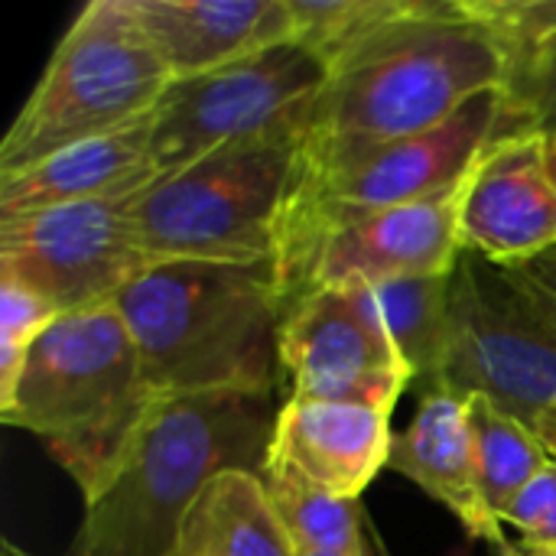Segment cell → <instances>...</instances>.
<instances>
[{
    "mask_svg": "<svg viewBox=\"0 0 556 556\" xmlns=\"http://www.w3.org/2000/svg\"><path fill=\"white\" fill-rule=\"evenodd\" d=\"M130 195H108L0 218V277L59 316L117 303L150 267L130 225Z\"/></svg>",
    "mask_w": 556,
    "mask_h": 556,
    "instance_id": "10",
    "label": "cell"
},
{
    "mask_svg": "<svg viewBox=\"0 0 556 556\" xmlns=\"http://www.w3.org/2000/svg\"><path fill=\"white\" fill-rule=\"evenodd\" d=\"M388 469L440 502L469 538L495 544L502 556L515 551L502 531L505 525L482 502L466 397L453 391L420 394L414 420L391 440Z\"/></svg>",
    "mask_w": 556,
    "mask_h": 556,
    "instance_id": "15",
    "label": "cell"
},
{
    "mask_svg": "<svg viewBox=\"0 0 556 556\" xmlns=\"http://www.w3.org/2000/svg\"><path fill=\"white\" fill-rule=\"evenodd\" d=\"M547 166H551V176L556 182V140H547Z\"/></svg>",
    "mask_w": 556,
    "mask_h": 556,
    "instance_id": "29",
    "label": "cell"
},
{
    "mask_svg": "<svg viewBox=\"0 0 556 556\" xmlns=\"http://www.w3.org/2000/svg\"><path fill=\"white\" fill-rule=\"evenodd\" d=\"M502 88L508 111L528 130L556 140V39L511 49V68Z\"/></svg>",
    "mask_w": 556,
    "mask_h": 556,
    "instance_id": "23",
    "label": "cell"
},
{
    "mask_svg": "<svg viewBox=\"0 0 556 556\" xmlns=\"http://www.w3.org/2000/svg\"><path fill=\"white\" fill-rule=\"evenodd\" d=\"M300 556H316V554H300ZM368 556H378V551H371V554Z\"/></svg>",
    "mask_w": 556,
    "mask_h": 556,
    "instance_id": "32",
    "label": "cell"
},
{
    "mask_svg": "<svg viewBox=\"0 0 556 556\" xmlns=\"http://www.w3.org/2000/svg\"><path fill=\"white\" fill-rule=\"evenodd\" d=\"M433 391L485 397L556 459V323L511 267L463 251L450 280V352Z\"/></svg>",
    "mask_w": 556,
    "mask_h": 556,
    "instance_id": "8",
    "label": "cell"
},
{
    "mask_svg": "<svg viewBox=\"0 0 556 556\" xmlns=\"http://www.w3.org/2000/svg\"><path fill=\"white\" fill-rule=\"evenodd\" d=\"M466 401H469V430L476 446L482 502L498 521H505L508 508L544 472V466L554 456L521 420L508 417L492 401L485 397H466Z\"/></svg>",
    "mask_w": 556,
    "mask_h": 556,
    "instance_id": "21",
    "label": "cell"
},
{
    "mask_svg": "<svg viewBox=\"0 0 556 556\" xmlns=\"http://www.w3.org/2000/svg\"><path fill=\"white\" fill-rule=\"evenodd\" d=\"M502 525L515 528L525 547L556 551V459L518 495Z\"/></svg>",
    "mask_w": 556,
    "mask_h": 556,
    "instance_id": "26",
    "label": "cell"
},
{
    "mask_svg": "<svg viewBox=\"0 0 556 556\" xmlns=\"http://www.w3.org/2000/svg\"><path fill=\"white\" fill-rule=\"evenodd\" d=\"M505 88L476 94L446 124L375 143L313 140L306 134L300 179L283 215L277 264L332 225L430 199L456 186L505 124Z\"/></svg>",
    "mask_w": 556,
    "mask_h": 556,
    "instance_id": "7",
    "label": "cell"
},
{
    "mask_svg": "<svg viewBox=\"0 0 556 556\" xmlns=\"http://www.w3.org/2000/svg\"><path fill=\"white\" fill-rule=\"evenodd\" d=\"M160 397L114 303L59 316L26 352L0 420L39 437L49 456L94 495Z\"/></svg>",
    "mask_w": 556,
    "mask_h": 556,
    "instance_id": "4",
    "label": "cell"
},
{
    "mask_svg": "<svg viewBox=\"0 0 556 556\" xmlns=\"http://www.w3.org/2000/svg\"><path fill=\"white\" fill-rule=\"evenodd\" d=\"M173 81L293 42L290 0H130Z\"/></svg>",
    "mask_w": 556,
    "mask_h": 556,
    "instance_id": "14",
    "label": "cell"
},
{
    "mask_svg": "<svg viewBox=\"0 0 556 556\" xmlns=\"http://www.w3.org/2000/svg\"><path fill=\"white\" fill-rule=\"evenodd\" d=\"M280 384L287 397L394 414L414 381L384 336L358 309L349 287H319L287 303L280 326Z\"/></svg>",
    "mask_w": 556,
    "mask_h": 556,
    "instance_id": "12",
    "label": "cell"
},
{
    "mask_svg": "<svg viewBox=\"0 0 556 556\" xmlns=\"http://www.w3.org/2000/svg\"><path fill=\"white\" fill-rule=\"evenodd\" d=\"M3 556H33V554L20 551V547H13V544H3Z\"/></svg>",
    "mask_w": 556,
    "mask_h": 556,
    "instance_id": "31",
    "label": "cell"
},
{
    "mask_svg": "<svg viewBox=\"0 0 556 556\" xmlns=\"http://www.w3.org/2000/svg\"><path fill=\"white\" fill-rule=\"evenodd\" d=\"M511 270L521 277V283L538 296V303L547 309V316L556 323V244L541 251L538 257L511 267Z\"/></svg>",
    "mask_w": 556,
    "mask_h": 556,
    "instance_id": "27",
    "label": "cell"
},
{
    "mask_svg": "<svg viewBox=\"0 0 556 556\" xmlns=\"http://www.w3.org/2000/svg\"><path fill=\"white\" fill-rule=\"evenodd\" d=\"M59 319V313L33 290L0 277V397L10 394L26 352Z\"/></svg>",
    "mask_w": 556,
    "mask_h": 556,
    "instance_id": "24",
    "label": "cell"
},
{
    "mask_svg": "<svg viewBox=\"0 0 556 556\" xmlns=\"http://www.w3.org/2000/svg\"><path fill=\"white\" fill-rule=\"evenodd\" d=\"M169 81L130 0L85 3L0 140V176L150 117Z\"/></svg>",
    "mask_w": 556,
    "mask_h": 556,
    "instance_id": "6",
    "label": "cell"
},
{
    "mask_svg": "<svg viewBox=\"0 0 556 556\" xmlns=\"http://www.w3.org/2000/svg\"><path fill=\"white\" fill-rule=\"evenodd\" d=\"M306 130H280L215 150L130 195V225L147 264L277 261Z\"/></svg>",
    "mask_w": 556,
    "mask_h": 556,
    "instance_id": "5",
    "label": "cell"
},
{
    "mask_svg": "<svg viewBox=\"0 0 556 556\" xmlns=\"http://www.w3.org/2000/svg\"><path fill=\"white\" fill-rule=\"evenodd\" d=\"M371 541H375V551H378V556H391V554H388V547H384V541H381V538H378L375 531H371Z\"/></svg>",
    "mask_w": 556,
    "mask_h": 556,
    "instance_id": "30",
    "label": "cell"
},
{
    "mask_svg": "<svg viewBox=\"0 0 556 556\" xmlns=\"http://www.w3.org/2000/svg\"><path fill=\"white\" fill-rule=\"evenodd\" d=\"M391 414L287 397L277 410L267 456L339 498H362L391 456Z\"/></svg>",
    "mask_w": 556,
    "mask_h": 556,
    "instance_id": "16",
    "label": "cell"
},
{
    "mask_svg": "<svg viewBox=\"0 0 556 556\" xmlns=\"http://www.w3.org/2000/svg\"><path fill=\"white\" fill-rule=\"evenodd\" d=\"M261 476L300 554L368 556L375 551L362 498L329 495L270 456L264 459Z\"/></svg>",
    "mask_w": 556,
    "mask_h": 556,
    "instance_id": "20",
    "label": "cell"
},
{
    "mask_svg": "<svg viewBox=\"0 0 556 556\" xmlns=\"http://www.w3.org/2000/svg\"><path fill=\"white\" fill-rule=\"evenodd\" d=\"M424 3L427 0H290L293 42L332 65L378 29L414 16Z\"/></svg>",
    "mask_w": 556,
    "mask_h": 556,
    "instance_id": "22",
    "label": "cell"
},
{
    "mask_svg": "<svg viewBox=\"0 0 556 556\" xmlns=\"http://www.w3.org/2000/svg\"><path fill=\"white\" fill-rule=\"evenodd\" d=\"M114 306L156 397L280 388L287 290L277 261L150 264Z\"/></svg>",
    "mask_w": 556,
    "mask_h": 556,
    "instance_id": "1",
    "label": "cell"
},
{
    "mask_svg": "<svg viewBox=\"0 0 556 556\" xmlns=\"http://www.w3.org/2000/svg\"><path fill=\"white\" fill-rule=\"evenodd\" d=\"M176 556H300L261 472H218L179 528Z\"/></svg>",
    "mask_w": 556,
    "mask_h": 556,
    "instance_id": "18",
    "label": "cell"
},
{
    "mask_svg": "<svg viewBox=\"0 0 556 556\" xmlns=\"http://www.w3.org/2000/svg\"><path fill=\"white\" fill-rule=\"evenodd\" d=\"M508 556H556V551H538V547H525V544H518V547H515Z\"/></svg>",
    "mask_w": 556,
    "mask_h": 556,
    "instance_id": "28",
    "label": "cell"
},
{
    "mask_svg": "<svg viewBox=\"0 0 556 556\" xmlns=\"http://www.w3.org/2000/svg\"><path fill=\"white\" fill-rule=\"evenodd\" d=\"M450 280L453 274L401 277L349 287L358 309L404 362L414 384L433 391L450 352Z\"/></svg>",
    "mask_w": 556,
    "mask_h": 556,
    "instance_id": "19",
    "label": "cell"
},
{
    "mask_svg": "<svg viewBox=\"0 0 556 556\" xmlns=\"http://www.w3.org/2000/svg\"><path fill=\"white\" fill-rule=\"evenodd\" d=\"M508 68L511 46L463 0H427L329 65L309 137L375 143L433 130L476 94L502 88Z\"/></svg>",
    "mask_w": 556,
    "mask_h": 556,
    "instance_id": "3",
    "label": "cell"
},
{
    "mask_svg": "<svg viewBox=\"0 0 556 556\" xmlns=\"http://www.w3.org/2000/svg\"><path fill=\"white\" fill-rule=\"evenodd\" d=\"M466 186L469 173L430 199L326 228L293 257L277 264L287 303L319 287L453 274L463 257L459 208Z\"/></svg>",
    "mask_w": 556,
    "mask_h": 556,
    "instance_id": "11",
    "label": "cell"
},
{
    "mask_svg": "<svg viewBox=\"0 0 556 556\" xmlns=\"http://www.w3.org/2000/svg\"><path fill=\"white\" fill-rule=\"evenodd\" d=\"M463 251L498 267H518L556 244V182L547 137L505 111L498 137L469 169L459 208Z\"/></svg>",
    "mask_w": 556,
    "mask_h": 556,
    "instance_id": "13",
    "label": "cell"
},
{
    "mask_svg": "<svg viewBox=\"0 0 556 556\" xmlns=\"http://www.w3.org/2000/svg\"><path fill=\"white\" fill-rule=\"evenodd\" d=\"M463 7L511 49L556 39V0H463Z\"/></svg>",
    "mask_w": 556,
    "mask_h": 556,
    "instance_id": "25",
    "label": "cell"
},
{
    "mask_svg": "<svg viewBox=\"0 0 556 556\" xmlns=\"http://www.w3.org/2000/svg\"><path fill=\"white\" fill-rule=\"evenodd\" d=\"M153 179L150 117H143L117 134L65 147L13 176H0V218L127 195Z\"/></svg>",
    "mask_w": 556,
    "mask_h": 556,
    "instance_id": "17",
    "label": "cell"
},
{
    "mask_svg": "<svg viewBox=\"0 0 556 556\" xmlns=\"http://www.w3.org/2000/svg\"><path fill=\"white\" fill-rule=\"evenodd\" d=\"M274 424V394L160 397L85 498L68 556H176L186 511L218 472L264 469Z\"/></svg>",
    "mask_w": 556,
    "mask_h": 556,
    "instance_id": "2",
    "label": "cell"
},
{
    "mask_svg": "<svg viewBox=\"0 0 556 556\" xmlns=\"http://www.w3.org/2000/svg\"><path fill=\"white\" fill-rule=\"evenodd\" d=\"M329 65L300 42H280L208 75L169 81L150 114L156 176L215 150L280 130H306Z\"/></svg>",
    "mask_w": 556,
    "mask_h": 556,
    "instance_id": "9",
    "label": "cell"
}]
</instances>
